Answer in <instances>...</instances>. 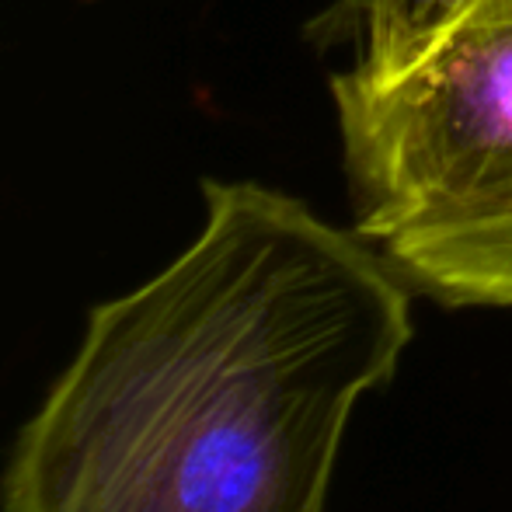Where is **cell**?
<instances>
[{
    "label": "cell",
    "mask_w": 512,
    "mask_h": 512,
    "mask_svg": "<svg viewBox=\"0 0 512 512\" xmlns=\"http://www.w3.org/2000/svg\"><path fill=\"white\" fill-rule=\"evenodd\" d=\"M352 230L415 297L512 314V0L328 77Z\"/></svg>",
    "instance_id": "cell-2"
},
{
    "label": "cell",
    "mask_w": 512,
    "mask_h": 512,
    "mask_svg": "<svg viewBox=\"0 0 512 512\" xmlns=\"http://www.w3.org/2000/svg\"><path fill=\"white\" fill-rule=\"evenodd\" d=\"M464 0H335L304 28L307 42L331 49L352 42L356 63H387L436 32Z\"/></svg>",
    "instance_id": "cell-3"
},
{
    "label": "cell",
    "mask_w": 512,
    "mask_h": 512,
    "mask_svg": "<svg viewBox=\"0 0 512 512\" xmlns=\"http://www.w3.org/2000/svg\"><path fill=\"white\" fill-rule=\"evenodd\" d=\"M203 199L196 241L88 314L11 443L4 512H328L415 293L286 192L203 178Z\"/></svg>",
    "instance_id": "cell-1"
}]
</instances>
